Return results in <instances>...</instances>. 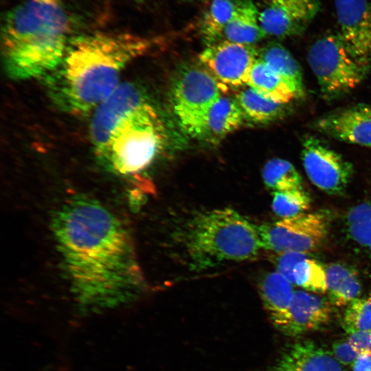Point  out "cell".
<instances>
[{"instance_id": "obj_1", "label": "cell", "mask_w": 371, "mask_h": 371, "mask_svg": "<svg viewBox=\"0 0 371 371\" xmlns=\"http://www.w3.org/2000/svg\"><path fill=\"white\" fill-rule=\"evenodd\" d=\"M56 244L78 302L100 310L131 300L142 276L130 236L98 202L72 199L53 221Z\"/></svg>"}, {"instance_id": "obj_2", "label": "cell", "mask_w": 371, "mask_h": 371, "mask_svg": "<svg viewBox=\"0 0 371 371\" xmlns=\"http://www.w3.org/2000/svg\"><path fill=\"white\" fill-rule=\"evenodd\" d=\"M154 40L130 32H99L72 36L60 62L47 76L50 98L65 112L93 111L120 86L133 60Z\"/></svg>"}, {"instance_id": "obj_3", "label": "cell", "mask_w": 371, "mask_h": 371, "mask_svg": "<svg viewBox=\"0 0 371 371\" xmlns=\"http://www.w3.org/2000/svg\"><path fill=\"white\" fill-rule=\"evenodd\" d=\"M89 134L99 159L116 173L132 175L152 163L164 131L143 91L124 82L94 110Z\"/></svg>"}, {"instance_id": "obj_4", "label": "cell", "mask_w": 371, "mask_h": 371, "mask_svg": "<svg viewBox=\"0 0 371 371\" xmlns=\"http://www.w3.org/2000/svg\"><path fill=\"white\" fill-rule=\"evenodd\" d=\"M72 38L63 0H25L10 10L1 27V56L13 80L47 76Z\"/></svg>"}, {"instance_id": "obj_5", "label": "cell", "mask_w": 371, "mask_h": 371, "mask_svg": "<svg viewBox=\"0 0 371 371\" xmlns=\"http://www.w3.org/2000/svg\"><path fill=\"white\" fill-rule=\"evenodd\" d=\"M177 235L190 266L197 270L250 260L262 249L258 227L229 207L194 214Z\"/></svg>"}, {"instance_id": "obj_6", "label": "cell", "mask_w": 371, "mask_h": 371, "mask_svg": "<svg viewBox=\"0 0 371 371\" xmlns=\"http://www.w3.org/2000/svg\"><path fill=\"white\" fill-rule=\"evenodd\" d=\"M307 60L321 91L329 98L356 88L368 67L352 53L338 34L317 39L310 47Z\"/></svg>"}, {"instance_id": "obj_7", "label": "cell", "mask_w": 371, "mask_h": 371, "mask_svg": "<svg viewBox=\"0 0 371 371\" xmlns=\"http://www.w3.org/2000/svg\"><path fill=\"white\" fill-rule=\"evenodd\" d=\"M221 88L206 69L188 67L176 76L170 91L174 113L181 128L203 137L207 113L221 95Z\"/></svg>"}, {"instance_id": "obj_8", "label": "cell", "mask_w": 371, "mask_h": 371, "mask_svg": "<svg viewBox=\"0 0 371 371\" xmlns=\"http://www.w3.org/2000/svg\"><path fill=\"white\" fill-rule=\"evenodd\" d=\"M328 231V220L322 212H306L258 227L262 249L278 254H307L323 243Z\"/></svg>"}, {"instance_id": "obj_9", "label": "cell", "mask_w": 371, "mask_h": 371, "mask_svg": "<svg viewBox=\"0 0 371 371\" xmlns=\"http://www.w3.org/2000/svg\"><path fill=\"white\" fill-rule=\"evenodd\" d=\"M302 146V164L311 182L328 194H342L353 175L352 164L316 137H305Z\"/></svg>"}, {"instance_id": "obj_10", "label": "cell", "mask_w": 371, "mask_h": 371, "mask_svg": "<svg viewBox=\"0 0 371 371\" xmlns=\"http://www.w3.org/2000/svg\"><path fill=\"white\" fill-rule=\"evenodd\" d=\"M258 56L254 45L221 40L208 45L199 54V60L223 89L247 85Z\"/></svg>"}, {"instance_id": "obj_11", "label": "cell", "mask_w": 371, "mask_h": 371, "mask_svg": "<svg viewBox=\"0 0 371 371\" xmlns=\"http://www.w3.org/2000/svg\"><path fill=\"white\" fill-rule=\"evenodd\" d=\"M318 10V0H269L259 22L266 36L285 38L301 34Z\"/></svg>"}, {"instance_id": "obj_12", "label": "cell", "mask_w": 371, "mask_h": 371, "mask_svg": "<svg viewBox=\"0 0 371 371\" xmlns=\"http://www.w3.org/2000/svg\"><path fill=\"white\" fill-rule=\"evenodd\" d=\"M338 35L363 63L371 62V0H335Z\"/></svg>"}, {"instance_id": "obj_13", "label": "cell", "mask_w": 371, "mask_h": 371, "mask_svg": "<svg viewBox=\"0 0 371 371\" xmlns=\"http://www.w3.org/2000/svg\"><path fill=\"white\" fill-rule=\"evenodd\" d=\"M315 128L330 137L362 146H371V105L359 104L319 118Z\"/></svg>"}, {"instance_id": "obj_14", "label": "cell", "mask_w": 371, "mask_h": 371, "mask_svg": "<svg viewBox=\"0 0 371 371\" xmlns=\"http://www.w3.org/2000/svg\"><path fill=\"white\" fill-rule=\"evenodd\" d=\"M329 302L316 293L295 290L289 311V321L284 330L296 336L318 330L330 320Z\"/></svg>"}, {"instance_id": "obj_15", "label": "cell", "mask_w": 371, "mask_h": 371, "mask_svg": "<svg viewBox=\"0 0 371 371\" xmlns=\"http://www.w3.org/2000/svg\"><path fill=\"white\" fill-rule=\"evenodd\" d=\"M271 371H344L333 355L316 344L304 341L291 346Z\"/></svg>"}, {"instance_id": "obj_16", "label": "cell", "mask_w": 371, "mask_h": 371, "mask_svg": "<svg viewBox=\"0 0 371 371\" xmlns=\"http://www.w3.org/2000/svg\"><path fill=\"white\" fill-rule=\"evenodd\" d=\"M294 291L292 283L278 271L267 273L260 282L259 292L264 307L275 326L282 332L289 321Z\"/></svg>"}, {"instance_id": "obj_17", "label": "cell", "mask_w": 371, "mask_h": 371, "mask_svg": "<svg viewBox=\"0 0 371 371\" xmlns=\"http://www.w3.org/2000/svg\"><path fill=\"white\" fill-rule=\"evenodd\" d=\"M245 118L236 98L221 95L207 113L203 137L213 143L218 142L239 128Z\"/></svg>"}, {"instance_id": "obj_18", "label": "cell", "mask_w": 371, "mask_h": 371, "mask_svg": "<svg viewBox=\"0 0 371 371\" xmlns=\"http://www.w3.org/2000/svg\"><path fill=\"white\" fill-rule=\"evenodd\" d=\"M266 37L259 22V10L250 0H239L235 13L224 29L221 38L254 45Z\"/></svg>"}, {"instance_id": "obj_19", "label": "cell", "mask_w": 371, "mask_h": 371, "mask_svg": "<svg viewBox=\"0 0 371 371\" xmlns=\"http://www.w3.org/2000/svg\"><path fill=\"white\" fill-rule=\"evenodd\" d=\"M258 58L266 63L288 85L296 98L304 95L301 68L289 50L277 43H270L258 49Z\"/></svg>"}, {"instance_id": "obj_20", "label": "cell", "mask_w": 371, "mask_h": 371, "mask_svg": "<svg viewBox=\"0 0 371 371\" xmlns=\"http://www.w3.org/2000/svg\"><path fill=\"white\" fill-rule=\"evenodd\" d=\"M326 268L327 292L330 301L337 306H347L359 297L361 284L357 273L350 267L339 262Z\"/></svg>"}, {"instance_id": "obj_21", "label": "cell", "mask_w": 371, "mask_h": 371, "mask_svg": "<svg viewBox=\"0 0 371 371\" xmlns=\"http://www.w3.org/2000/svg\"><path fill=\"white\" fill-rule=\"evenodd\" d=\"M247 85L279 103L286 104L296 98L284 80L258 58L251 68Z\"/></svg>"}, {"instance_id": "obj_22", "label": "cell", "mask_w": 371, "mask_h": 371, "mask_svg": "<svg viewBox=\"0 0 371 371\" xmlns=\"http://www.w3.org/2000/svg\"><path fill=\"white\" fill-rule=\"evenodd\" d=\"M235 98L245 117L254 122L271 123L284 117L286 113V104L268 99L249 86L238 91Z\"/></svg>"}, {"instance_id": "obj_23", "label": "cell", "mask_w": 371, "mask_h": 371, "mask_svg": "<svg viewBox=\"0 0 371 371\" xmlns=\"http://www.w3.org/2000/svg\"><path fill=\"white\" fill-rule=\"evenodd\" d=\"M239 0H212L204 13L200 32L208 45L219 41L223 32L233 17Z\"/></svg>"}, {"instance_id": "obj_24", "label": "cell", "mask_w": 371, "mask_h": 371, "mask_svg": "<svg viewBox=\"0 0 371 371\" xmlns=\"http://www.w3.org/2000/svg\"><path fill=\"white\" fill-rule=\"evenodd\" d=\"M265 186L273 192H286L304 189L301 175L289 161L273 158L269 160L262 170Z\"/></svg>"}, {"instance_id": "obj_25", "label": "cell", "mask_w": 371, "mask_h": 371, "mask_svg": "<svg viewBox=\"0 0 371 371\" xmlns=\"http://www.w3.org/2000/svg\"><path fill=\"white\" fill-rule=\"evenodd\" d=\"M346 226L350 238L371 254V199L348 211Z\"/></svg>"}, {"instance_id": "obj_26", "label": "cell", "mask_w": 371, "mask_h": 371, "mask_svg": "<svg viewBox=\"0 0 371 371\" xmlns=\"http://www.w3.org/2000/svg\"><path fill=\"white\" fill-rule=\"evenodd\" d=\"M293 284L308 292L326 293L327 280L325 267L315 260L305 258L295 266Z\"/></svg>"}, {"instance_id": "obj_27", "label": "cell", "mask_w": 371, "mask_h": 371, "mask_svg": "<svg viewBox=\"0 0 371 371\" xmlns=\"http://www.w3.org/2000/svg\"><path fill=\"white\" fill-rule=\"evenodd\" d=\"M311 199L304 189L273 192L271 207L282 218L295 216L310 208Z\"/></svg>"}, {"instance_id": "obj_28", "label": "cell", "mask_w": 371, "mask_h": 371, "mask_svg": "<svg viewBox=\"0 0 371 371\" xmlns=\"http://www.w3.org/2000/svg\"><path fill=\"white\" fill-rule=\"evenodd\" d=\"M343 322L347 333L371 329V296L359 297L350 303Z\"/></svg>"}, {"instance_id": "obj_29", "label": "cell", "mask_w": 371, "mask_h": 371, "mask_svg": "<svg viewBox=\"0 0 371 371\" xmlns=\"http://www.w3.org/2000/svg\"><path fill=\"white\" fill-rule=\"evenodd\" d=\"M306 254L299 252L280 254L277 260V271L293 284V271L296 264L306 258Z\"/></svg>"}, {"instance_id": "obj_30", "label": "cell", "mask_w": 371, "mask_h": 371, "mask_svg": "<svg viewBox=\"0 0 371 371\" xmlns=\"http://www.w3.org/2000/svg\"><path fill=\"white\" fill-rule=\"evenodd\" d=\"M333 353L336 360L343 365L353 364L360 355L347 340L335 343L333 346Z\"/></svg>"}, {"instance_id": "obj_31", "label": "cell", "mask_w": 371, "mask_h": 371, "mask_svg": "<svg viewBox=\"0 0 371 371\" xmlns=\"http://www.w3.org/2000/svg\"><path fill=\"white\" fill-rule=\"evenodd\" d=\"M347 341L359 352L371 354V329L348 333Z\"/></svg>"}, {"instance_id": "obj_32", "label": "cell", "mask_w": 371, "mask_h": 371, "mask_svg": "<svg viewBox=\"0 0 371 371\" xmlns=\"http://www.w3.org/2000/svg\"><path fill=\"white\" fill-rule=\"evenodd\" d=\"M352 371H371V354L360 353L352 364Z\"/></svg>"}, {"instance_id": "obj_33", "label": "cell", "mask_w": 371, "mask_h": 371, "mask_svg": "<svg viewBox=\"0 0 371 371\" xmlns=\"http://www.w3.org/2000/svg\"><path fill=\"white\" fill-rule=\"evenodd\" d=\"M135 1H144V0H135Z\"/></svg>"}, {"instance_id": "obj_34", "label": "cell", "mask_w": 371, "mask_h": 371, "mask_svg": "<svg viewBox=\"0 0 371 371\" xmlns=\"http://www.w3.org/2000/svg\"><path fill=\"white\" fill-rule=\"evenodd\" d=\"M185 1H192V0H185Z\"/></svg>"}]
</instances>
